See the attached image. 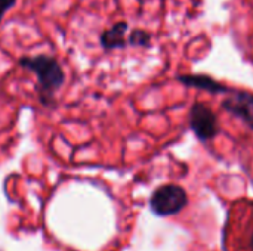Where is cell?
<instances>
[{"instance_id": "1", "label": "cell", "mask_w": 253, "mask_h": 251, "mask_svg": "<svg viewBox=\"0 0 253 251\" xmlns=\"http://www.w3.org/2000/svg\"><path fill=\"white\" fill-rule=\"evenodd\" d=\"M21 67L36 72L39 86L43 95H52L64 83V71L58 61L46 55H39L34 58H22L19 61Z\"/></svg>"}, {"instance_id": "2", "label": "cell", "mask_w": 253, "mask_h": 251, "mask_svg": "<svg viewBox=\"0 0 253 251\" xmlns=\"http://www.w3.org/2000/svg\"><path fill=\"white\" fill-rule=\"evenodd\" d=\"M188 204V195L178 185H163L157 188L150 198V209L159 217L178 215Z\"/></svg>"}, {"instance_id": "3", "label": "cell", "mask_w": 253, "mask_h": 251, "mask_svg": "<svg viewBox=\"0 0 253 251\" xmlns=\"http://www.w3.org/2000/svg\"><path fill=\"white\" fill-rule=\"evenodd\" d=\"M190 127L200 141H211L219 133L216 114L202 102L193 104L190 109Z\"/></svg>"}, {"instance_id": "4", "label": "cell", "mask_w": 253, "mask_h": 251, "mask_svg": "<svg viewBox=\"0 0 253 251\" xmlns=\"http://www.w3.org/2000/svg\"><path fill=\"white\" fill-rule=\"evenodd\" d=\"M222 108L240 118L253 130V93L246 90H231L230 96L222 101Z\"/></svg>"}, {"instance_id": "5", "label": "cell", "mask_w": 253, "mask_h": 251, "mask_svg": "<svg viewBox=\"0 0 253 251\" xmlns=\"http://www.w3.org/2000/svg\"><path fill=\"white\" fill-rule=\"evenodd\" d=\"M178 80L188 86V87H196V89H200V90H206L209 93H213V95H218V93H230L231 89L224 86L222 83L213 80L212 77L209 75H205V74H187V75H179Z\"/></svg>"}, {"instance_id": "6", "label": "cell", "mask_w": 253, "mask_h": 251, "mask_svg": "<svg viewBox=\"0 0 253 251\" xmlns=\"http://www.w3.org/2000/svg\"><path fill=\"white\" fill-rule=\"evenodd\" d=\"M127 31L126 22H117L111 28L105 30L101 36V44L104 49H119L126 46L125 34Z\"/></svg>"}, {"instance_id": "7", "label": "cell", "mask_w": 253, "mask_h": 251, "mask_svg": "<svg viewBox=\"0 0 253 251\" xmlns=\"http://www.w3.org/2000/svg\"><path fill=\"white\" fill-rule=\"evenodd\" d=\"M151 36L144 30H133L129 37V43L132 46H148Z\"/></svg>"}, {"instance_id": "8", "label": "cell", "mask_w": 253, "mask_h": 251, "mask_svg": "<svg viewBox=\"0 0 253 251\" xmlns=\"http://www.w3.org/2000/svg\"><path fill=\"white\" fill-rule=\"evenodd\" d=\"M16 0H0V21L3 18V15L15 4Z\"/></svg>"}, {"instance_id": "9", "label": "cell", "mask_w": 253, "mask_h": 251, "mask_svg": "<svg viewBox=\"0 0 253 251\" xmlns=\"http://www.w3.org/2000/svg\"><path fill=\"white\" fill-rule=\"evenodd\" d=\"M251 250L253 251V234H252V238H251Z\"/></svg>"}]
</instances>
